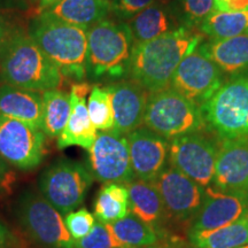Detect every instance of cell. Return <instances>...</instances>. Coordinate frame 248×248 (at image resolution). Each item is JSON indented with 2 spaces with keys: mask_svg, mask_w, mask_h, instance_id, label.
Here are the masks:
<instances>
[{
  "mask_svg": "<svg viewBox=\"0 0 248 248\" xmlns=\"http://www.w3.org/2000/svg\"><path fill=\"white\" fill-rule=\"evenodd\" d=\"M200 43V35L188 27H179L148 42L133 44L126 75L151 93L168 89L181 62Z\"/></svg>",
  "mask_w": 248,
  "mask_h": 248,
  "instance_id": "cell-1",
  "label": "cell"
},
{
  "mask_svg": "<svg viewBox=\"0 0 248 248\" xmlns=\"http://www.w3.org/2000/svg\"><path fill=\"white\" fill-rule=\"evenodd\" d=\"M28 33L62 76L77 82L85 78L88 30L40 13L32 20Z\"/></svg>",
  "mask_w": 248,
  "mask_h": 248,
  "instance_id": "cell-2",
  "label": "cell"
},
{
  "mask_svg": "<svg viewBox=\"0 0 248 248\" xmlns=\"http://www.w3.org/2000/svg\"><path fill=\"white\" fill-rule=\"evenodd\" d=\"M0 78L7 85L40 92L59 88L62 75L29 33L18 30L0 55Z\"/></svg>",
  "mask_w": 248,
  "mask_h": 248,
  "instance_id": "cell-3",
  "label": "cell"
},
{
  "mask_svg": "<svg viewBox=\"0 0 248 248\" xmlns=\"http://www.w3.org/2000/svg\"><path fill=\"white\" fill-rule=\"evenodd\" d=\"M133 44L128 23L106 18L95 23L88 30L86 76L100 79L126 75Z\"/></svg>",
  "mask_w": 248,
  "mask_h": 248,
  "instance_id": "cell-4",
  "label": "cell"
},
{
  "mask_svg": "<svg viewBox=\"0 0 248 248\" xmlns=\"http://www.w3.org/2000/svg\"><path fill=\"white\" fill-rule=\"evenodd\" d=\"M147 129L166 139L195 133L204 126L200 107L171 88L151 93L145 108Z\"/></svg>",
  "mask_w": 248,
  "mask_h": 248,
  "instance_id": "cell-5",
  "label": "cell"
},
{
  "mask_svg": "<svg viewBox=\"0 0 248 248\" xmlns=\"http://www.w3.org/2000/svg\"><path fill=\"white\" fill-rule=\"evenodd\" d=\"M200 109L204 125L219 138L248 137V76L222 84Z\"/></svg>",
  "mask_w": 248,
  "mask_h": 248,
  "instance_id": "cell-6",
  "label": "cell"
},
{
  "mask_svg": "<svg viewBox=\"0 0 248 248\" xmlns=\"http://www.w3.org/2000/svg\"><path fill=\"white\" fill-rule=\"evenodd\" d=\"M17 218L23 231L42 248H74L62 215L40 194L27 191L17 202Z\"/></svg>",
  "mask_w": 248,
  "mask_h": 248,
  "instance_id": "cell-7",
  "label": "cell"
},
{
  "mask_svg": "<svg viewBox=\"0 0 248 248\" xmlns=\"http://www.w3.org/2000/svg\"><path fill=\"white\" fill-rule=\"evenodd\" d=\"M92 182L93 176L82 163L62 159L42 173L39 192L61 215H64L82 204Z\"/></svg>",
  "mask_w": 248,
  "mask_h": 248,
  "instance_id": "cell-8",
  "label": "cell"
},
{
  "mask_svg": "<svg viewBox=\"0 0 248 248\" xmlns=\"http://www.w3.org/2000/svg\"><path fill=\"white\" fill-rule=\"evenodd\" d=\"M89 151V170L97 181L125 185L135 179L125 136L114 131L101 132Z\"/></svg>",
  "mask_w": 248,
  "mask_h": 248,
  "instance_id": "cell-9",
  "label": "cell"
},
{
  "mask_svg": "<svg viewBox=\"0 0 248 248\" xmlns=\"http://www.w3.org/2000/svg\"><path fill=\"white\" fill-rule=\"evenodd\" d=\"M45 154V133L29 123L0 115V156L20 170L35 169Z\"/></svg>",
  "mask_w": 248,
  "mask_h": 248,
  "instance_id": "cell-10",
  "label": "cell"
},
{
  "mask_svg": "<svg viewBox=\"0 0 248 248\" xmlns=\"http://www.w3.org/2000/svg\"><path fill=\"white\" fill-rule=\"evenodd\" d=\"M217 153L215 145L198 133L179 136L169 142L170 166L202 188L214 181Z\"/></svg>",
  "mask_w": 248,
  "mask_h": 248,
  "instance_id": "cell-11",
  "label": "cell"
},
{
  "mask_svg": "<svg viewBox=\"0 0 248 248\" xmlns=\"http://www.w3.org/2000/svg\"><path fill=\"white\" fill-rule=\"evenodd\" d=\"M222 84L221 70L198 46L181 62L170 86L201 107Z\"/></svg>",
  "mask_w": 248,
  "mask_h": 248,
  "instance_id": "cell-12",
  "label": "cell"
},
{
  "mask_svg": "<svg viewBox=\"0 0 248 248\" xmlns=\"http://www.w3.org/2000/svg\"><path fill=\"white\" fill-rule=\"evenodd\" d=\"M152 183L159 191L166 212L175 218L194 217L202 203L203 188L172 167L164 169Z\"/></svg>",
  "mask_w": 248,
  "mask_h": 248,
  "instance_id": "cell-13",
  "label": "cell"
},
{
  "mask_svg": "<svg viewBox=\"0 0 248 248\" xmlns=\"http://www.w3.org/2000/svg\"><path fill=\"white\" fill-rule=\"evenodd\" d=\"M248 213V195L229 193L214 186L204 188L202 203L194 215L191 232L212 231L237 221Z\"/></svg>",
  "mask_w": 248,
  "mask_h": 248,
  "instance_id": "cell-14",
  "label": "cell"
},
{
  "mask_svg": "<svg viewBox=\"0 0 248 248\" xmlns=\"http://www.w3.org/2000/svg\"><path fill=\"white\" fill-rule=\"evenodd\" d=\"M135 178L154 182L166 169L169 142L152 130L136 129L126 135Z\"/></svg>",
  "mask_w": 248,
  "mask_h": 248,
  "instance_id": "cell-15",
  "label": "cell"
},
{
  "mask_svg": "<svg viewBox=\"0 0 248 248\" xmlns=\"http://www.w3.org/2000/svg\"><path fill=\"white\" fill-rule=\"evenodd\" d=\"M214 187L248 195V137L229 139L217 153Z\"/></svg>",
  "mask_w": 248,
  "mask_h": 248,
  "instance_id": "cell-16",
  "label": "cell"
},
{
  "mask_svg": "<svg viewBox=\"0 0 248 248\" xmlns=\"http://www.w3.org/2000/svg\"><path fill=\"white\" fill-rule=\"evenodd\" d=\"M114 111L111 131L126 136L142 124L147 104L146 91L133 80H123L107 86Z\"/></svg>",
  "mask_w": 248,
  "mask_h": 248,
  "instance_id": "cell-17",
  "label": "cell"
},
{
  "mask_svg": "<svg viewBox=\"0 0 248 248\" xmlns=\"http://www.w3.org/2000/svg\"><path fill=\"white\" fill-rule=\"evenodd\" d=\"M0 115L22 121L42 130V94L7 84L0 86Z\"/></svg>",
  "mask_w": 248,
  "mask_h": 248,
  "instance_id": "cell-18",
  "label": "cell"
},
{
  "mask_svg": "<svg viewBox=\"0 0 248 248\" xmlns=\"http://www.w3.org/2000/svg\"><path fill=\"white\" fill-rule=\"evenodd\" d=\"M199 48L226 75L238 77L248 71V35L212 39Z\"/></svg>",
  "mask_w": 248,
  "mask_h": 248,
  "instance_id": "cell-19",
  "label": "cell"
},
{
  "mask_svg": "<svg viewBox=\"0 0 248 248\" xmlns=\"http://www.w3.org/2000/svg\"><path fill=\"white\" fill-rule=\"evenodd\" d=\"M110 12L108 0H59L43 13L73 26L89 30L105 20Z\"/></svg>",
  "mask_w": 248,
  "mask_h": 248,
  "instance_id": "cell-20",
  "label": "cell"
},
{
  "mask_svg": "<svg viewBox=\"0 0 248 248\" xmlns=\"http://www.w3.org/2000/svg\"><path fill=\"white\" fill-rule=\"evenodd\" d=\"M70 115L63 131L58 137V148L79 146L90 150L98 133L90 120L88 104L84 97H78L73 92H70Z\"/></svg>",
  "mask_w": 248,
  "mask_h": 248,
  "instance_id": "cell-21",
  "label": "cell"
},
{
  "mask_svg": "<svg viewBox=\"0 0 248 248\" xmlns=\"http://www.w3.org/2000/svg\"><path fill=\"white\" fill-rule=\"evenodd\" d=\"M129 192L130 213L155 229L162 221L164 209L161 195L152 182L135 178L125 184Z\"/></svg>",
  "mask_w": 248,
  "mask_h": 248,
  "instance_id": "cell-22",
  "label": "cell"
},
{
  "mask_svg": "<svg viewBox=\"0 0 248 248\" xmlns=\"http://www.w3.org/2000/svg\"><path fill=\"white\" fill-rule=\"evenodd\" d=\"M198 248H240L248 245V213L230 224L212 231L191 232Z\"/></svg>",
  "mask_w": 248,
  "mask_h": 248,
  "instance_id": "cell-23",
  "label": "cell"
},
{
  "mask_svg": "<svg viewBox=\"0 0 248 248\" xmlns=\"http://www.w3.org/2000/svg\"><path fill=\"white\" fill-rule=\"evenodd\" d=\"M128 24L135 44L148 42L173 30L171 29V17L168 11L156 2L139 12L129 20Z\"/></svg>",
  "mask_w": 248,
  "mask_h": 248,
  "instance_id": "cell-24",
  "label": "cell"
},
{
  "mask_svg": "<svg viewBox=\"0 0 248 248\" xmlns=\"http://www.w3.org/2000/svg\"><path fill=\"white\" fill-rule=\"evenodd\" d=\"M43 97L42 131L49 138L60 136L68 122L71 109L70 93L53 89L44 91Z\"/></svg>",
  "mask_w": 248,
  "mask_h": 248,
  "instance_id": "cell-25",
  "label": "cell"
},
{
  "mask_svg": "<svg viewBox=\"0 0 248 248\" xmlns=\"http://www.w3.org/2000/svg\"><path fill=\"white\" fill-rule=\"evenodd\" d=\"M107 226L124 248H144L157 241V233L153 226L146 224L131 213Z\"/></svg>",
  "mask_w": 248,
  "mask_h": 248,
  "instance_id": "cell-26",
  "label": "cell"
},
{
  "mask_svg": "<svg viewBox=\"0 0 248 248\" xmlns=\"http://www.w3.org/2000/svg\"><path fill=\"white\" fill-rule=\"evenodd\" d=\"M130 213L129 192L125 185L107 184L99 191L94 203V218L109 224Z\"/></svg>",
  "mask_w": 248,
  "mask_h": 248,
  "instance_id": "cell-27",
  "label": "cell"
},
{
  "mask_svg": "<svg viewBox=\"0 0 248 248\" xmlns=\"http://www.w3.org/2000/svg\"><path fill=\"white\" fill-rule=\"evenodd\" d=\"M201 30L212 39H225L248 35V11H214L201 23Z\"/></svg>",
  "mask_w": 248,
  "mask_h": 248,
  "instance_id": "cell-28",
  "label": "cell"
},
{
  "mask_svg": "<svg viewBox=\"0 0 248 248\" xmlns=\"http://www.w3.org/2000/svg\"><path fill=\"white\" fill-rule=\"evenodd\" d=\"M90 120L97 131L108 132L114 128V111L111 97L107 88L93 86L88 99Z\"/></svg>",
  "mask_w": 248,
  "mask_h": 248,
  "instance_id": "cell-29",
  "label": "cell"
},
{
  "mask_svg": "<svg viewBox=\"0 0 248 248\" xmlns=\"http://www.w3.org/2000/svg\"><path fill=\"white\" fill-rule=\"evenodd\" d=\"M74 248H124L114 237L107 224L94 222L92 230L82 239L76 240Z\"/></svg>",
  "mask_w": 248,
  "mask_h": 248,
  "instance_id": "cell-30",
  "label": "cell"
},
{
  "mask_svg": "<svg viewBox=\"0 0 248 248\" xmlns=\"http://www.w3.org/2000/svg\"><path fill=\"white\" fill-rule=\"evenodd\" d=\"M95 218L86 208H80L77 212L67 214L64 223L74 240H79L84 238L92 230Z\"/></svg>",
  "mask_w": 248,
  "mask_h": 248,
  "instance_id": "cell-31",
  "label": "cell"
},
{
  "mask_svg": "<svg viewBox=\"0 0 248 248\" xmlns=\"http://www.w3.org/2000/svg\"><path fill=\"white\" fill-rule=\"evenodd\" d=\"M184 20L188 26L201 24L215 11L214 0H181Z\"/></svg>",
  "mask_w": 248,
  "mask_h": 248,
  "instance_id": "cell-32",
  "label": "cell"
},
{
  "mask_svg": "<svg viewBox=\"0 0 248 248\" xmlns=\"http://www.w3.org/2000/svg\"><path fill=\"white\" fill-rule=\"evenodd\" d=\"M154 2L155 0H113L110 2V11L120 20H131L139 12Z\"/></svg>",
  "mask_w": 248,
  "mask_h": 248,
  "instance_id": "cell-33",
  "label": "cell"
},
{
  "mask_svg": "<svg viewBox=\"0 0 248 248\" xmlns=\"http://www.w3.org/2000/svg\"><path fill=\"white\" fill-rule=\"evenodd\" d=\"M20 29L14 26L8 17L0 14V55L4 51L6 45L9 42V39L14 36V33Z\"/></svg>",
  "mask_w": 248,
  "mask_h": 248,
  "instance_id": "cell-34",
  "label": "cell"
},
{
  "mask_svg": "<svg viewBox=\"0 0 248 248\" xmlns=\"http://www.w3.org/2000/svg\"><path fill=\"white\" fill-rule=\"evenodd\" d=\"M216 11L223 12H246L248 0H214Z\"/></svg>",
  "mask_w": 248,
  "mask_h": 248,
  "instance_id": "cell-35",
  "label": "cell"
},
{
  "mask_svg": "<svg viewBox=\"0 0 248 248\" xmlns=\"http://www.w3.org/2000/svg\"><path fill=\"white\" fill-rule=\"evenodd\" d=\"M13 182V172L9 169L8 163L0 156V191L8 188Z\"/></svg>",
  "mask_w": 248,
  "mask_h": 248,
  "instance_id": "cell-36",
  "label": "cell"
},
{
  "mask_svg": "<svg viewBox=\"0 0 248 248\" xmlns=\"http://www.w3.org/2000/svg\"><path fill=\"white\" fill-rule=\"evenodd\" d=\"M59 0H40L39 1V12L43 13V12L46 11V9L51 7L52 5H54L55 2H58Z\"/></svg>",
  "mask_w": 248,
  "mask_h": 248,
  "instance_id": "cell-37",
  "label": "cell"
},
{
  "mask_svg": "<svg viewBox=\"0 0 248 248\" xmlns=\"http://www.w3.org/2000/svg\"><path fill=\"white\" fill-rule=\"evenodd\" d=\"M7 235H8L7 229H6L5 225L0 222V246H4L6 240H7Z\"/></svg>",
  "mask_w": 248,
  "mask_h": 248,
  "instance_id": "cell-38",
  "label": "cell"
},
{
  "mask_svg": "<svg viewBox=\"0 0 248 248\" xmlns=\"http://www.w3.org/2000/svg\"><path fill=\"white\" fill-rule=\"evenodd\" d=\"M240 248H248V245H246V246H243V247H240Z\"/></svg>",
  "mask_w": 248,
  "mask_h": 248,
  "instance_id": "cell-39",
  "label": "cell"
},
{
  "mask_svg": "<svg viewBox=\"0 0 248 248\" xmlns=\"http://www.w3.org/2000/svg\"><path fill=\"white\" fill-rule=\"evenodd\" d=\"M144 248H147V247H144ZM150 248H153V247H150Z\"/></svg>",
  "mask_w": 248,
  "mask_h": 248,
  "instance_id": "cell-40",
  "label": "cell"
},
{
  "mask_svg": "<svg viewBox=\"0 0 248 248\" xmlns=\"http://www.w3.org/2000/svg\"><path fill=\"white\" fill-rule=\"evenodd\" d=\"M0 248H4V247H2V246H0Z\"/></svg>",
  "mask_w": 248,
  "mask_h": 248,
  "instance_id": "cell-41",
  "label": "cell"
}]
</instances>
